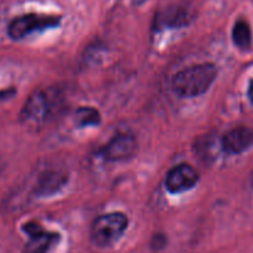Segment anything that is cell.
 Wrapping results in <instances>:
<instances>
[{
  "label": "cell",
  "instance_id": "cell-12",
  "mask_svg": "<svg viewBox=\"0 0 253 253\" xmlns=\"http://www.w3.org/2000/svg\"><path fill=\"white\" fill-rule=\"evenodd\" d=\"M15 94V89H6V90H0V101L9 99Z\"/></svg>",
  "mask_w": 253,
  "mask_h": 253
},
{
  "label": "cell",
  "instance_id": "cell-3",
  "mask_svg": "<svg viewBox=\"0 0 253 253\" xmlns=\"http://www.w3.org/2000/svg\"><path fill=\"white\" fill-rule=\"evenodd\" d=\"M61 16L43 14H26L15 17L7 26V35L12 40H21L34 32L59 26Z\"/></svg>",
  "mask_w": 253,
  "mask_h": 253
},
{
  "label": "cell",
  "instance_id": "cell-8",
  "mask_svg": "<svg viewBox=\"0 0 253 253\" xmlns=\"http://www.w3.org/2000/svg\"><path fill=\"white\" fill-rule=\"evenodd\" d=\"M222 147L230 155L245 152L253 145V130L246 126L235 127L222 137Z\"/></svg>",
  "mask_w": 253,
  "mask_h": 253
},
{
  "label": "cell",
  "instance_id": "cell-6",
  "mask_svg": "<svg viewBox=\"0 0 253 253\" xmlns=\"http://www.w3.org/2000/svg\"><path fill=\"white\" fill-rule=\"evenodd\" d=\"M137 150L136 138L130 133H119L101 150V156L110 162L127 161Z\"/></svg>",
  "mask_w": 253,
  "mask_h": 253
},
{
  "label": "cell",
  "instance_id": "cell-1",
  "mask_svg": "<svg viewBox=\"0 0 253 253\" xmlns=\"http://www.w3.org/2000/svg\"><path fill=\"white\" fill-rule=\"evenodd\" d=\"M217 68L214 63H200L178 72L172 79V89L182 98L202 95L214 83Z\"/></svg>",
  "mask_w": 253,
  "mask_h": 253
},
{
  "label": "cell",
  "instance_id": "cell-5",
  "mask_svg": "<svg viewBox=\"0 0 253 253\" xmlns=\"http://www.w3.org/2000/svg\"><path fill=\"white\" fill-rule=\"evenodd\" d=\"M199 180V173L194 167L187 163L177 166L168 172L166 177V188L172 194L187 192L192 189Z\"/></svg>",
  "mask_w": 253,
  "mask_h": 253
},
{
  "label": "cell",
  "instance_id": "cell-11",
  "mask_svg": "<svg viewBox=\"0 0 253 253\" xmlns=\"http://www.w3.org/2000/svg\"><path fill=\"white\" fill-rule=\"evenodd\" d=\"M76 120L79 126H96L100 124V114L96 109L83 106L76 113Z\"/></svg>",
  "mask_w": 253,
  "mask_h": 253
},
{
  "label": "cell",
  "instance_id": "cell-13",
  "mask_svg": "<svg viewBox=\"0 0 253 253\" xmlns=\"http://www.w3.org/2000/svg\"><path fill=\"white\" fill-rule=\"evenodd\" d=\"M249 98L250 100L253 103V79L251 81V83H250V88H249Z\"/></svg>",
  "mask_w": 253,
  "mask_h": 253
},
{
  "label": "cell",
  "instance_id": "cell-10",
  "mask_svg": "<svg viewBox=\"0 0 253 253\" xmlns=\"http://www.w3.org/2000/svg\"><path fill=\"white\" fill-rule=\"evenodd\" d=\"M232 40H234V43L241 49H247L251 47L252 34L249 22L245 20H239L235 24L234 30H232Z\"/></svg>",
  "mask_w": 253,
  "mask_h": 253
},
{
  "label": "cell",
  "instance_id": "cell-2",
  "mask_svg": "<svg viewBox=\"0 0 253 253\" xmlns=\"http://www.w3.org/2000/svg\"><path fill=\"white\" fill-rule=\"evenodd\" d=\"M127 225L128 219L123 212L101 215L91 225V241L98 247L113 246L125 234Z\"/></svg>",
  "mask_w": 253,
  "mask_h": 253
},
{
  "label": "cell",
  "instance_id": "cell-7",
  "mask_svg": "<svg viewBox=\"0 0 253 253\" xmlns=\"http://www.w3.org/2000/svg\"><path fill=\"white\" fill-rule=\"evenodd\" d=\"M29 235L30 240L25 246V253H47L48 250L59 240V235L56 232H48L39 224L29 222L22 227Z\"/></svg>",
  "mask_w": 253,
  "mask_h": 253
},
{
  "label": "cell",
  "instance_id": "cell-9",
  "mask_svg": "<svg viewBox=\"0 0 253 253\" xmlns=\"http://www.w3.org/2000/svg\"><path fill=\"white\" fill-rule=\"evenodd\" d=\"M67 175L61 170H47L41 174L37 182L35 193L41 197H47L58 192L67 183Z\"/></svg>",
  "mask_w": 253,
  "mask_h": 253
},
{
  "label": "cell",
  "instance_id": "cell-4",
  "mask_svg": "<svg viewBox=\"0 0 253 253\" xmlns=\"http://www.w3.org/2000/svg\"><path fill=\"white\" fill-rule=\"evenodd\" d=\"M53 96L48 91L37 90L27 99L21 111V121L30 127H39L48 121L53 113Z\"/></svg>",
  "mask_w": 253,
  "mask_h": 253
}]
</instances>
